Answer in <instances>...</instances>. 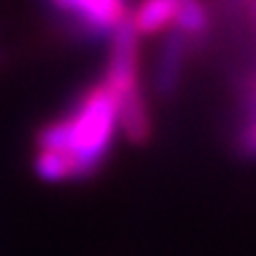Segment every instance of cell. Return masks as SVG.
Listing matches in <instances>:
<instances>
[{"label":"cell","mask_w":256,"mask_h":256,"mask_svg":"<svg viewBox=\"0 0 256 256\" xmlns=\"http://www.w3.org/2000/svg\"><path fill=\"white\" fill-rule=\"evenodd\" d=\"M119 130L116 100L104 83H95L76 100L74 110L36 133L38 152H57L69 159L74 180L90 178L102 168Z\"/></svg>","instance_id":"6da1fadb"},{"label":"cell","mask_w":256,"mask_h":256,"mask_svg":"<svg viewBox=\"0 0 256 256\" xmlns=\"http://www.w3.org/2000/svg\"><path fill=\"white\" fill-rule=\"evenodd\" d=\"M235 152L242 159H256V119H244L235 136Z\"/></svg>","instance_id":"52a82bcc"},{"label":"cell","mask_w":256,"mask_h":256,"mask_svg":"<svg viewBox=\"0 0 256 256\" xmlns=\"http://www.w3.org/2000/svg\"><path fill=\"white\" fill-rule=\"evenodd\" d=\"M114 100L119 110V130L126 136L128 142L145 145L152 136V119H150V104L142 95V88H136Z\"/></svg>","instance_id":"5b68a950"},{"label":"cell","mask_w":256,"mask_h":256,"mask_svg":"<svg viewBox=\"0 0 256 256\" xmlns=\"http://www.w3.org/2000/svg\"><path fill=\"white\" fill-rule=\"evenodd\" d=\"M57 12L74 24L76 36L104 38L128 19L126 0H50Z\"/></svg>","instance_id":"7a4b0ae2"},{"label":"cell","mask_w":256,"mask_h":256,"mask_svg":"<svg viewBox=\"0 0 256 256\" xmlns=\"http://www.w3.org/2000/svg\"><path fill=\"white\" fill-rule=\"evenodd\" d=\"M176 0H140L138 8L128 14V22L138 36H156L168 26H176Z\"/></svg>","instance_id":"8992f818"},{"label":"cell","mask_w":256,"mask_h":256,"mask_svg":"<svg viewBox=\"0 0 256 256\" xmlns=\"http://www.w3.org/2000/svg\"><path fill=\"white\" fill-rule=\"evenodd\" d=\"M140 36L130 22H124L114 34H112V50L104 69L102 83L110 88L114 98H121L126 92L142 88L140 86V48H138Z\"/></svg>","instance_id":"3957f363"},{"label":"cell","mask_w":256,"mask_h":256,"mask_svg":"<svg viewBox=\"0 0 256 256\" xmlns=\"http://www.w3.org/2000/svg\"><path fill=\"white\" fill-rule=\"evenodd\" d=\"M190 48L192 40L185 34H180L178 28H174L162 43L159 57L154 64V78H152V90L156 98L168 100L174 98L178 86L183 81V72H185V62L190 57Z\"/></svg>","instance_id":"277c9868"}]
</instances>
